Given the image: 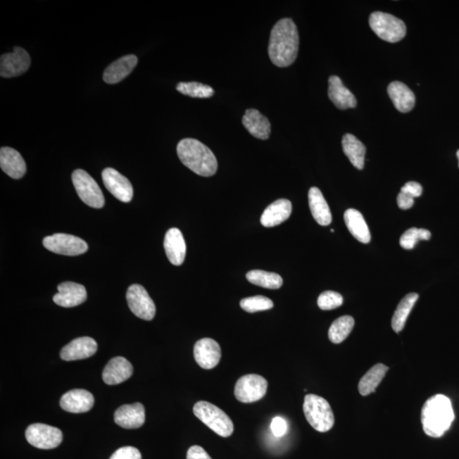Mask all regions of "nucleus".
Masks as SVG:
<instances>
[{"instance_id":"5701e85b","label":"nucleus","mask_w":459,"mask_h":459,"mask_svg":"<svg viewBox=\"0 0 459 459\" xmlns=\"http://www.w3.org/2000/svg\"><path fill=\"white\" fill-rule=\"evenodd\" d=\"M329 97L336 108L340 110L355 108L358 104L353 94L344 85L342 80L337 76L329 77Z\"/></svg>"},{"instance_id":"39448f33","label":"nucleus","mask_w":459,"mask_h":459,"mask_svg":"<svg viewBox=\"0 0 459 459\" xmlns=\"http://www.w3.org/2000/svg\"><path fill=\"white\" fill-rule=\"evenodd\" d=\"M194 413L198 419L220 436H231L234 432V425L227 413L208 401H201L196 403Z\"/></svg>"},{"instance_id":"7c9ffc66","label":"nucleus","mask_w":459,"mask_h":459,"mask_svg":"<svg viewBox=\"0 0 459 459\" xmlns=\"http://www.w3.org/2000/svg\"><path fill=\"white\" fill-rule=\"evenodd\" d=\"M417 298H419V294L411 293L405 295L403 301L399 303L391 322L392 329L396 333L398 334L403 330L405 322H407L408 315L411 313L413 306H415Z\"/></svg>"},{"instance_id":"cd10ccee","label":"nucleus","mask_w":459,"mask_h":459,"mask_svg":"<svg viewBox=\"0 0 459 459\" xmlns=\"http://www.w3.org/2000/svg\"><path fill=\"white\" fill-rule=\"evenodd\" d=\"M344 218L348 230L356 240L363 244L370 243L371 241L370 229L359 211L350 208L344 213Z\"/></svg>"},{"instance_id":"79ce46f5","label":"nucleus","mask_w":459,"mask_h":459,"mask_svg":"<svg viewBox=\"0 0 459 459\" xmlns=\"http://www.w3.org/2000/svg\"><path fill=\"white\" fill-rule=\"evenodd\" d=\"M397 204H398V207L401 210H409L415 204V199L401 191L399 195L397 196Z\"/></svg>"},{"instance_id":"9b49d317","label":"nucleus","mask_w":459,"mask_h":459,"mask_svg":"<svg viewBox=\"0 0 459 459\" xmlns=\"http://www.w3.org/2000/svg\"><path fill=\"white\" fill-rule=\"evenodd\" d=\"M130 309L137 317L151 321L156 315V306L144 287L133 284L126 294Z\"/></svg>"},{"instance_id":"2f4dec72","label":"nucleus","mask_w":459,"mask_h":459,"mask_svg":"<svg viewBox=\"0 0 459 459\" xmlns=\"http://www.w3.org/2000/svg\"><path fill=\"white\" fill-rule=\"evenodd\" d=\"M246 277L252 284L268 289H280L284 284L280 275L261 270H251L246 275Z\"/></svg>"},{"instance_id":"e433bc0d","label":"nucleus","mask_w":459,"mask_h":459,"mask_svg":"<svg viewBox=\"0 0 459 459\" xmlns=\"http://www.w3.org/2000/svg\"><path fill=\"white\" fill-rule=\"evenodd\" d=\"M343 297L341 294L334 291H326L320 294L317 300V305L320 309L323 310H330L338 308L343 304Z\"/></svg>"},{"instance_id":"c756f323","label":"nucleus","mask_w":459,"mask_h":459,"mask_svg":"<svg viewBox=\"0 0 459 459\" xmlns=\"http://www.w3.org/2000/svg\"><path fill=\"white\" fill-rule=\"evenodd\" d=\"M388 370L389 367L381 363L376 364L370 368V371H367L360 380L358 384L360 394L367 396L374 393L384 378L385 375L387 374Z\"/></svg>"},{"instance_id":"393cba45","label":"nucleus","mask_w":459,"mask_h":459,"mask_svg":"<svg viewBox=\"0 0 459 459\" xmlns=\"http://www.w3.org/2000/svg\"><path fill=\"white\" fill-rule=\"evenodd\" d=\"M387 90L389 98L399 112L408 113L415 108V96L408 85L399 81L392 82Z\"/></svg>"},{"instance_id":"dca6fc26","label":"nucleus","mask_w":459,"mask_h":459,"mask_svg":"<svg viewBox=\"0 0 459 459\" xmlns=\"http://www.w3.org/2000/svg\"><path fill=\"white\" fill-rule=\"evenodd\" d=\"M95 403L94 396L86 389H75L65 393L60 401L61 408L65 412L82 413L89 412Z\"/></svg>"},{"instance_id":"bb28decb","label":"nucleus","mask_w":459,"mask_h":459,"mask_svg":"<svg viewBox=\"0 0 459 459\" xmlns=\"http://www.w3.org/2000/svg\"><path fill=\"white\" fill-rule=\"evenodd\" d=\"M311 214L319 225H329L332 222V214L329 204L317 187H311L308 194Z\"/></svg>"},{"instance_id":"6ab92c4d","label":"nucleus","mask_w":459,"mask_h":459,"mask_svg":"<svg viewBox=\"0 0 459 459\" xmlns=\"http://www.w3.org/2000/svg\"><path fill=\"white\" fill-rule=\"evenodd\" d=\"M133 366L128 360L118 356L109 360L104 368L102 379L108 385L125 382L133 375Z\"/></svg>"},{"instance_id":"20e7f679","label":"nucleus","mask_w":459,"mask_h":459,"mask_svg":"<svg viewBox=\"0 0 459 459\" xmlns=\"http://www.w3.org/2000/svg\"><path fill=\"white\" fill-rule=\"evenodd\" d=\"M303 410L311 427L318 432L325 433L333 428V410L327 401L322 397L313 394L306 395Z\"/></svg>"},{"instance_id":"aec40b11","label":"nucleus","mask_w":459,"mask_h":459,"mask_svg":"<svg viewBox=\"0 0 459 459\" xmlns=\"http://www.w3.org/2000/svg\"><path fill=\"white\" fill-rule=\"evenodd\" d=\"M166 256L171 264L180 265L185 260L187 245L182 232L177 228H171L167 232L165 237Z\"/></svg>"},{"instance_id":"f3484780","label":"nucleus","mask_w":459,"mask_h":459,"mask_svg":"<svg viewBox=\"0 0 459 459\" xmlns=\"http://www.w3.org/2000/svg\"><path fill=\"white\" fill-rule=\"evenodd\" d=\"M146 412L142 403L121 405L114 413V421L124 429H138L144 425Z\"/></svg>"},{"instance_id":"412c9836","label":"nucleus","mask_w":459,"mask_h":459,"mask_svg":"<svg viewBox=\"0 0 459 459\" xmlns=\"http://www.w3.org/2000/svg\"><path fill=\"white\" fill-rule=\"evenodd\" d=\"M0 166L6 175L15 180L23 177L27 171L22 155L11 147H2L0 150Z\"/></svg>"},{"instance_id":"ea45409f","label":"nucleus","mask_w":459,"mask_h":459,"mask_svg":"<svg viewBox=\"0 0 459 459\" xmlns=\"http://www.w3.org/2000/svg\"><path fill=\"white\" fill-rule=\"evenodd\" d=\"M287 424L284 419L280 417H277L273 419L272 424H270V429L275 436L280 437L284 436L287 432Z\"/></svg>"},{"instance_id":"f704fd0d","label":"nucleus","mask_w":459,"mask_h":459,"mask_svg":"<svg viewBox=\"0 0 459 459\" xmlns=\"http://www.w3.org/2000/svg\"><path fill=\"white\" fill-rule=\"evenodd\" d=\"M273 306L272 300L268 297L261 296V295L245 298L240 302L241 308L249 313L268 310L272 309Z\"/></svg>"},{"instance_id":"2eb2a0df","label":"nucleus","mask_w":459,"mask_h":459,"mask_svg":"<svg viewBox=\"0 0 459 459\" xmlns=\"http://www.w3.org/2000/svg\"><path fill=\"white\" fill-rule=\"evenodd\" d=\"M58 293L54 295L53 301L57 306L71 308L83 304L87 300V292L83 285L73 282H65L58 287Z\"/></svg>"},{"instance_id":"c9c22d12","label":"nucleus","mask_w":459,"mask_h":459,"mask_svg":"<svg viewBox=\"0 0 459 459\" xmlns=\"http://www.w3.org/2000/svg\"><path fill=\"white\" fill-rule=\"evenodd\" d=\"M432 233L426 229L410 228L401 237L400 245L404 249H413L420 240H429Z\"/></svg>"},{"instance_id":"0eeeda50","label":"nucleus","mask_w":459,"mask_h":459,"mask_svg":"<svg viewBox=\"0 0 459 459\" xmlns=\"http://www.w3.org/2000/svg\"><path fill=\"white\" fill-rule=\"evenodd\" d=\"M72 180L77 195L85 204L95 208L104 206L103 194L96 180L87 172L76 170L72 175Z\"/></svg>"},{"instance_id":"473e14b6","label":"nucleus","mask_w":459,"mask_h":459,"mask_svg":"<svg viewBox=\"0 0 459 459\" xmlns=\"http://www.w3.org/2000/svg\"><path fill=\"white\" fill-rule=\"evenodd\" d=\"M355 325L354 318L351 315H343L336 319L329 331V338L334 344H340L346 339Z\"/></svg>"},{"instance_id":"f8f14e48","label":"nucleus","mask_w":459,"mask_h":459,"mask_svg":"<svg viewBox=\"0 0 459 459\" xmlns=\"http://www.w3.org/2000/svg\"><path fill=\"white\" fill-rule=\"evenodd\" d=\"M31 65L30 56L24 49L15 46L0 59V75L6 79L25 73Z\"/></svg>"},{"instance_id":"1a4fd4ad","label":"nucleus","mask_w":459,"mask_h":459,"mask_svg":"<svg viewBox=\"0 0 459 459\" xmlns=\"http://www.w3.org/2000/svg\"><path fill=\"white\" fill-rule=\"evenodd\" d=\"M268 387V380L263 377L258 375H245L237 380L235 396L243 403H256L263 398Z\"/></svg>"},{"instance_id":"a211bd4d","label":"nucleus","mask_w":459,"mask_h":459,"mask_svg":"<svg viewBox=\"0 0 459 459\" xmlns=\"http://www.w3.org/2000/svg\"><path fill=\"white\" fill-rule=\"evenodd\" d=\"M98 346L95 339L89 337H81L73 339L61 351V358L71 360H83L96 354Z\"/></svg>"},{"instance_id":"4be33fe9","label":"nucleus","mask_w":459,"mask_h":459,"mask_svg":"<svg viewBox=\"0 0 459 459\" xmlns=\"http://www.w3.org/2000/svg\"><path fill=\"white\" fill-rule=\"evenodd\" d=\"M138 58L137 56L128 55L121 57L115 61L106 69L103 75V80L106 84H114L120 83L130 75L137 67Z\"/></svg>"},{"instance_id":"72a5a7b5","label":"nucleus","mask_w":459,"mask_h":459,"mask_svg":"<svg viewBox=\"0 0 459 459\" xmlns=\"http://www.w3.org/2000/svg\"><path fill=\"white\" fill-rule=\"evenodd\" d=\"M176 89L182 95L192 98H210L214 96L215 90L210 85H206L198 82H182L176 86Z\"/></svg>"},{"instance_id":"a19ab883","label":"nucleus","mask_w":459,"mask_h":459,"mask_svg":"<svg viewBox=\"0 0 459 459\" xmlns=\"http://www.w3.org/2000/svg\"><path fill=\"white\" fill-rule=\"evenodd\" d=\"M187 459H212L203 448L199 446H192L188 449Z\"/></svg>"},{"instance_id":"c85d7f7f","label":"nucleus","mask_w":459,"mask_h":459,"mask_svg":"<svg viewBox=\"0 0 459 459\" xmlns=\"http://www.w3.org/2000/svg\"><path fill=\"white\" fill-rule=\"evenodd\" d=\"M342 147L344 154L349 158L352 165L362 170L364 168L366 146L358 140L355 135L346 134L344 135Z\"/></svg>"},{"instance_id":"a878e982","label":"nucleus","mask_w":459,"mask_h":459,"mask_svg":"<svg viewBox=\"0 0 459 459\" xmlns=\"http://www.w3.org/2000/svg\"><path fill=\"white\" fill-rule=\"evenodd\" d=\"M243 125L253 137L260 140H268L270 137V121L256 109L246 111L243 118Z\"/></svg>"},{"instance_id":"58836bf2","label":"nucleus","mask_w":459,"mask_h":459,"mask_svg":"<svg viewBox=\"0 0 459 459\" xmlns=\"http://www.w3.org/2000/svg\"><path fill=\"white\" fill-rule=\"evenodd\" d=\"M401 192L412 196V198H419L423 192V187L420 185V183L415 182H410L401 187Z\"/></svg>"},{"instance_id":"7ed1b4c3","label":"nucleus","mask_w":459,"mask_h":459,"mask_svg":"<svg viewBox=\"0 0 459 459\" xmlns=\"http://www.w3.org/2000/svg\"><path fill=\"white\" fill-rule=\"evenodd\" d=\"M178 157L184 165L195 174L210 177L218 170V163L213 151L196 139H183L178 143Z\"/></svg>"},{"instance_id":"f03ea898","label":"nucleus","mask_w":459,"mask_h":459,"mask_svg":"<svg viewBox=\"0 0 459 459\" xmlns=\"http://www.w3.org/2000/svg\"><path fill=\"white\" fill-rule=\"evenodd\" d=\"M454 412L448 397L436 395L430 397L422 408L421 421L427 436L439 438L448 432L454 420Z\"/></svg>"},{"instance_id":"37998d69","label":"nucleus","mask_w":459,"mask_h":459,"mask_svg":"<svg viewBox=\"0 0 459 459\" xmlns=\"http://www.w3.org/2000/svg\"><path fill=\"white\" fill-rule=\"evenodd\" d=\"M457 157L458 158V166H459V150L457 151Z\"/></svg>"},{"instance_id":"9d476101","label":"nucleus","mask_w":459,"mask_h":459,"mask_svg":"<svg viewBox=\"0 0 459 459\" xmlns=\"http://www.w3.org/2000/svg\"><path fill=\"white\" fill-rule=\"evenodd\" d=\"M63 432L58 428L44 424H34L26 430V439L39 449H54L63 441Z\"/></svg>"},{"instance_id":"4468645a","label":"nucleus","mask_w":459,"mask_h":459,"mask_svg":"<svg viewBox=\"0 0 459 459\" xmlns=\"http://www.w3.org/2000/svg\"><path fill=\"white\" fill-rule=\"evenodd\" d=\"M194 358L201 367L212 370L219 364L221 358L220 344L210 338L199 340L194 346Z\"/></svg>"},{"instance_id":"ddd939ff","label":"nucleus","mask_w":459,"mask_h":459,"mask_svg":"<svg viewBox=\"0 0 459 459\" xmlns=\"http://www.w3.org/2000/svg\"><path fill=\"white\" fill-rule=\"evenodd\" d=\"M102 180L104 185L115 198L122 203H130L133 199L134 190L131 183L125 176L122 175L120 172L106 168L102 171Z\"/></svg>"},{"instance_id":"423d86ee","label":"nucleus","mask_w":459,"mask_h":459,"mask_svg":"<svg viewBox=\"0 0 459 459\" xmlns=\"http://www.w3.org/2000/svg\"><path fill=\"white\" fill-rule=\"evenodd\" d=\"M370 25L377 36L389 43L399 42L407 34L403 20L384 12L376 11L371 14Z\"/></svg>"},{"instance_id":"4c0bfd02","label":"nucleus","mask_w":459,"mask_h":459,"mask_svg":"<svg viewBox=\"0 0 459 459\" xmlns=\"http://www.w3.org/2000/svg\"><path fill=\"white\" fill-rule=\"evenodd\" d=\"M110 459H142L140 451L133 446H124L118 449Z\"/></svg>"},{"instance_id":"6e6552de","label":"nucleus","mask_w":459,"mask_h":459,"mask_svg":"<svg viewBox=\"0 0 459 459\" xmlns=\"http://www.w3.org/2000/svg\"><path fill=\"white\" fill-rule=\"evenodd\" d=\"M43 244L49 251L68 256L83 255L88 250V244L85 241L64 233H56L45 237Z\"/></svg>"},{"instance_id":"f257e3e1","label":"nucleus","mask_w":459,"mask_h":459,"mask_svg":"<svg viewBox=\"0 0 459 459\" xmlns=\"http://www.w3.org/2000/svg\"><path fill=\"white\" fill-rule=\"evenodd\" d=\"M298 44L300 38L293 20H280L270 32L268 47L270 61L277 67H289L297 58Z\"/></svg>"},{"instance_id":"b1692460","label":"nucleus","mask_w":459,"mask_h":459,"mask_svg":"<svg viewBox=\"0 0 459 459\" xmlns=\"http://www.w3.org/2000/svg\"><path fill=\"white\" fill-rule=\"evenodd\" d=\"M292 213V203L288 199H278L265 208L260 222L265 227H274L288 220Z\"/></svg>"}]
</instances>
